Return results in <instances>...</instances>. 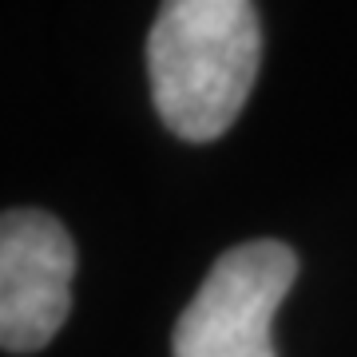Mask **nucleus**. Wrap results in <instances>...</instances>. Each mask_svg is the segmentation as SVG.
Segmentation results:
<instances>
[{
    "instance_id": "obj_1",
    "label": "nucleus",
    "mask_w": 357,
    "mask_h": 357,
    "mask_svg": "<svg viewBox=\"0 0 357 357\" xmlns=\"http://www.w3.org/2000/svg\"><path fill=\"white\" fill-rule=\"evenodd\" d=\"M262 60L255 0H163L147 40L155 112L178 139L211 143L238 119Z\"/></svg>"
},
{
    "instance_id": "obj_2",
    "label": "nucleus",
    "mask_w": 357,
    "mask_h": 357,
    "mask_svg": "<svg viewBox=\"0 0 357 357\" xmlns=\"http://www.w3.org/2000/svg\"><path fill=\"white\" fill-rule=\"evenodd\" d=\"M298 278L286 243L255 238L218 258L171 333L175 357H274L270 326Z\"/></svg>"
},
{
    "instance_id": "obj_3",
    "label": "nucleus",
    "mask_w": 357,
    "mask_h": 357,
    "mask_svg": "<svg viewBox=\"0 0 357 357\" xmlns=\"http://www.w3.org/2000/svg\"><path fill=\"white\" fill-rule=\"evenodd\" d=\"M76 246L48 211H4L0 222V345L32 354L60 333L72 310Z\"/></svg>"
}]
</instances>
